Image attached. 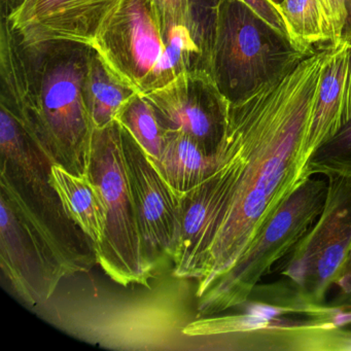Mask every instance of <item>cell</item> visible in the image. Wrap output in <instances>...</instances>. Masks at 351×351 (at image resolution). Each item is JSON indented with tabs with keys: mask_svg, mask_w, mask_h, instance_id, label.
<instances>
[{
	"mask_svg": "<svg viewBox=\"0 0 351 351\" xmlns=\"http://www.w3.org/2000/svg\"><path fill=\"white\" fill-rule=\"evenodd\" d=\"M332 47L230 104L213 173V209L197 264V300L225 275L307 178L306 138Z\"/></svg>",
	"mask_w": 351,
	"mask_h": 351,
	"instance_id": "obj_1",
	"label": "cell"
},
{
	"mask_svg": "<svg viewBox=\"0 0 351 351\" xmlns=\"http://www.w3.org/2000/svg\"><path fill=\"white\" fill-rule=\"evenodd\" d=\"M91 49L71 42L25 47L3 19L0 106L53 165L77 176H88L95 130L84 98Z\"/></svg>",
	"mask_w": 351,
	"mask_h": 351,
	"instance_id": "obj_2",
	"label": "cell"
},
{
	"mask_svg": "<svg viewBox=\"0 0 351 351\" xmlns=\"http://www.w3.org/2000/svg\"><path fill=\"white\" fill-rule=\"evenodd\" d=\"M195 279L162 273L158 283L126 299L93 301L47 313L53 326L90 344L117 350H176L184 328L200 317Z\"/></svg>",
	"mask_w": 351,
	"mask_h": 351,
	"instance_id": "obj_3",
	"label": "cell"
},
{
	"mask_svg": "<svg viewBox=\"0 0 351 351\" xmlns=\"http://www.w3.org/2000/svg\"><path fill=\"white\" fill-rule=\"evenodd\" d=\"M92 49L141 95L191 69L208 71L209 46L202 34L184 24L165 26L155 0H123Z\"/></svg>",
	"mask_w": 351,
	"mask_h": 351,
	"instance_id": "obj_4",
	"label": "cell"
},
{
	"mask_svg": "<svg viewBox=\"0 0 351 351\" xmlns=\"http://www.w3.org/2000/svg\"><path fill=\"white\" fill-rule=\"evenodd\" d=\"M64 232L40 210L5 172H0V266L27 305H44L59 283L88 269Z\"/></svg>",
	"mask_w": 351,
	"mask_h": 351,
	"instance_id": "obj_5",
	"label": "cell"
},
{
	"mask_svg": "<svg viewBox=\"0 0 351 351\" xmlns=\"http://www.w3.org/2000/svg\"><path fill=\"white\" fill-rule=\"evenodd\" d=\"M306 57L241 0L219 1L208 71L230 104L278 82Z\"/></svg>",
	"mask_w": 351,
	"mask_h": 351,
	"instance_id": "obj_6",
	"label": "cell"
},
{
	"mask_svg": "<svg viewBox=\"0 0 351 351\" xmlns=\"http://www.w3.org/2000/svg\"><path fill=\"white\" fill-rule=\"evenodd\" d=\"M88 178L97 189L106 215L96 262L123 287H151L156 278L143 248L123 149L122 126L117 121L94 130Z\"/></svg>",
	"mask_w": 351,
	"mask_h": 351,
	"instance_id": "obj_7",
	"label": "cell"
},
{
	"mask_svg": "<svg viewBox=\"0 0 351 351\" xmlns=\"http://www.w3.org/2000/svg\"><path fill=\"white\" fill-rule=\"evenodd\" d=\"M328 178L305 180L277 209L239 260L203 297L197 300L200 317L215 316L250 301L261 279L289 256L324 208Z\"/></svg>",
	"mask_w": 351,
	"mask_h": 351,
	"instance_id": "obj_8",
	"label": "cell"
},
{
	"mask_svg": "<svg viewBox=\"0 0 351 351\" xmlns=\"http://www.w3.org/2000/svg\"><path fill=\"white\" fill-rule=\"evenodd\" d=\"M328 193L315 223L282 265L281 276L308 311L324 309L351 246V180L326 176Z\"/></svg>",
	"mask_w": 351,
	"mask_h": 351,
	"instance_id": "obj_9",
	"label": "cell"
},
{
	"mask_svg": "<svg viewBox=\"0 0 351 351\" xmlns=\"http://www.w3.org/2000/svg\"><path fill=\"white\" fill-rule=\"evenodd\" d=\"M123 149L147 263L156 276L173 266L182 235V199L122 127Z\"/></svg>",
	"mask_w": 351,
	"mask_h": 351,
	"instance_id": "obj_10",
	"label": "cell"
},
{
	"mask_svg": "<svg viewBox=\"0 0 351 351\" xmlns=\"http://www.w3.org/2000/svg\"><path fill=\"white\" fill-rule=\"evenodd\" d=\"M166 130L180 131L215 155L229 118L230 102L206 69L186 71L164 87L145 94Z\"/></svg>",
	"mask_w": 351,
	"mask_h": 351,
	"instance_id": "obj_11",
	"label": "cell"
},
{
	"mask_svg": "<svg viewBox=\"0 0 351 351\" xmlns=\"http://www.w3.org/2000/svg\"><path fill=\"white\" fill-rule=\"evenodd\" d=\"M123 0H24L5 18L20 44L71 42L93 48Z\"/></svg>",
	"mask_w": 351,
	"mask_h": 351,
	"instance_id": "obj_12",
	"label": "cell"
},
{
	"mask_svg": "<svg viewBox=\"0 0 351 351\" xmlns=\"http://www.w3.org/2000/svg\"><path fill=\"white\" fill-rule=\"evenodd\" d=\"M351 120V45L332 48L322 73L310 121L305 153L308 159Z\"/></svg>",
	"mask_w": 351,
	"mask_h": 351,
	"instance_id": "obj_13",
	"label": "cell"
},
{
	"mask_svg": "<svg viewBox=\"0 0 351 351\" xmlns=\"http://www.w3.org/2000/svg\"><path fill=\"white\" fill-rule=\"evenodd\" d=\"M149 161L180 196L204 182L217 166V153H207L196 139L186 133L166 129L159 159Z\"/></svg>",
	"mask_w": 351,
	"mask_h": 351,
	"instance_id": "obj_14",
	"label": "cell"
},
{
	"mask_svg": "<svg viewBox=\"0 0 351 351\" xmlns=\"http://www.w3.org/2000/svg\"><path fill=\"white\" fill-rule=\"evenodd\" d=\"M50 182L69 219L91 240L95 250L104 240L106 215L93 182L88 176H75L58 165L51 168Z\"/></svg>",
	"mask_w": 351,
	"mask_h": 351,
	"instance_id": "obj_15",
	"label": "cell"
},
{
	"mask_svg": "<svg viewBox=\"0 0 351 351\" xmlns=\"http://www.w3.org/2000/svg\"><path fill=\"white\" fill-rule=\"evenodd\" d=\"M278 8L289 40L298 50L311 56L332 46L330 0H283Z\"/></svg>",
	"mask_w": 351,
	"mask_h": 351,
	"instance_id": "obj_16",
	"label": "cell"
},
{
	"mask_svg": "<svg viewBox=\"0 0 351 351\" xmlns=\"http://www.w3.org/2000/svg\"><path fill=\"white\" fill-rule=\"evenodd\" d=\"M135 93L137 92L114 75L98 53L91 49L84 83V98L94 128H104L116 121L119 110Z\"/></svg>",
	"mask_w": 351,
	"mask_h": 351,
	"instance_id": "obj_17",
	"label": "cell"
},
{
	"mask_svg": "<svg viewBox=\"0 0 351 351\" xmlns=\"http://www.w3.org/2000/svg\"><path fill=\"white\" fill-rule=\"evenodd\" d=\"M116 121L134 137L149 160L159 159L165 129L153 104L145 96L135 93L129 98L119 110Z\"/></svg>",
	"mask_w": 351,
	"mask_h": 351,
	"instance_id": "obj_18",
	"label": "cell"
},
{
	"mask_svg": "<svg viewBox=\"0 0 351 351\" xmlns=\"http://www.w3.org/2000/svg\"><path fill=\"white\" fill-rule=\"evenodd\" d=\"M221 0H155L165 26L184 24L202 34L210 50Z\"/></svg>",
	"mask_w": 351,
	"mask_h": 351,
	"instance_id": "obj_19",
	"label": "cell"
},
{
	"mask_svg": "<svg viewBox=\"0 0 351 351\" xmlns=\"http://www.w3.org/2000/svg\"><path fill=\"white\" fill-rule=\"evenodd\" d=\"M310 176H336L351 180V120L308 160Z\"/></svg>",
	"mask_w": 351,
	"mask_h": 351,
	"instance_id": "obj_20",
	"label": "cell"
},
{
	"mask_svg": "<svg viewBox=\"0 0 351 351\" xmlns=\"http://www.w3.org/2000/svg\"><path fill=\"white\" fill-rule=\"evenodd\" d=\"M332 11V48L351 44V0H330Z\"/></svg>",
	"mask_w": 351,
	"mask_h": 351,
	"instance_id": "obj_21",
	"label": "cell"
},
{
	"mask_svg": "<svg viewBox=\"0 0 351 351\" xmlns=\"http://www.w3.org/2000/svg\"><path fill=\"white\" fill-rule=\"evenodd\" d=\"M241 1L250 7L252 11L256 12L265 21L272 25L275 29L289 36L282 16L279 12L278 5L273 3L272 0H241Z\"/></svg>",
	"mask_w": 351,
	"mask_h": 351,
	"instance_id": "obj_22",
	"label": "cell"
},
{
	"mask_svg": "<svg viewBox=\"0 0 351 351\" xmlns=\"http://www.w3.org/2000/svg\"><path fill=\"white\" fill-rule=\"evenodd\" d=\"M338 295L335 300V307H350L351 306V246L336 281Z\"/></svg>",
	"mask_w": 351,
	"mask_h": 351,
	"instance_id": "obj_23",
	"label": "cell"
},
{
	"mask_svg": "<svg viewBox=\"0 0 351 351\" xmlns=\"http://www.w3.org/2000/svg\"><path fill=\"white\" fill-rule=\"evenodd\" d=\"M24 0H3V5H7V16L10 15L14 10L17 9L22 3H23ZM5 16V17H7Z\"/></svg>",
	"mask_w": 351,
	"mask_h": 351,
	"instance_id": "obj_24",
	"label": "cell"
},
{
	"mask_svg": "<svg viewBox=\"0 0 351 351\" xmlns=\"http://www.w3.org/2000/svg\"><path fill=\"white\" fill-rule=\"evenodd\" d=\"M273 3H276L277 5H280L283 0H272Z\"/></svg>",
	"mask_w": 351,
	"mask_h": 351,
	"instance_id": "obj_25",
	"label": "cell"
}]
</instances>
